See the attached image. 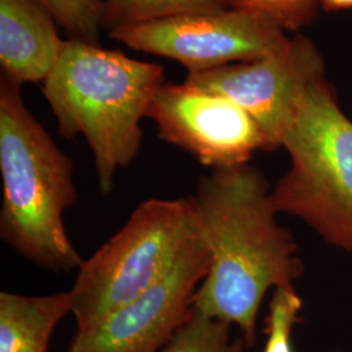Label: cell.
<instances>
[{"label": "cell", "mask_w": 352, "mask_h": 352, "mask_svg": "<svg viewBox=\"0 0 352 352\" xmlns=\"http://www.w3.org/2000/svg\"><path fill=\"white\" fill-rule=\"evenodd\" d=\"M0 236L26 260L54 273L78 269L84 258L64 226L77 201L74 164L26 107L21 85L0 80Z\"/></svg>", "instance_id": "3"}, {"label": "cell", "mask_w": 352, "mask_h": 352, "mask_svg": "<svg viewBox=\"0 0 352 352\" xmlns=\"http://www.w3.org/2000/svg\"><path fill=\"white\" fill-rule=\"evenodd\" d=\"M282 146L292 166L270 190L273 209L352 254V122L322 77L304 90Z\"/></svg>", "instance_id": "4"}, {"label": "cell", "mask_w": 352, "mask_h": 352, "mask_svg": "<svg viewBox=\"0 0 352 352\" xmlns=\"http://www.w3.org/2000/svg\"><path fill=\"white\" fill-rule=\"evenodd\" d=\"M270 190L261 171L240 164L202 176L190 199L210 253L193 309L239 327L247 347L256 342L267 291L292 285L302 273L298 245L278 223Z\"/></svg>", "instance_id": "1"}, {"label": "cell", "mask_w": 352, "mask_h": 352, "mask_svg": "<svg viewBox=\"0 0 352 352\" xmlns=\"http://www.w3.org/2000/svg\"><path fill=\"white\" fill-rule=\"evenodd\" d=\"M210 269L200 235L153 287L97 324L77 330L68 352H157L188 320L193 298Z\"/></svg>", "instance_id": "7"}, {"label": "cell", "mask_w": 352, "mask_h": 352, "mask_svg": "<svg viewBox=\"0 0 352 352\" xmlns=\"http://www.w3.org/2000/svg\"><path fill=\"white\" fill-rule=\"evenodd\" d=\"M302 302L292 285L273 289L269 312L265 318L264 352H294L291 336L299 321Z\"/></svg>", "instance_id": "15"}, {"label": "cell", "mask_w": 352, "mask_h": 352, "mask_svg": "<svg viewBox=\"0 0 352 352\" xmlns=\"http://www.w3.org/2000/svg\"><path fill=\"white\" fill-rule=\"evenodd\" d=\"M230 324L195 311L176 330L164 352H243L245 340L231 336Z\"/></svg>", "instance_id": "13"}, {"label": "cell", "mask_w": 352, "mask_h": 352, "mask_svg": "<svg viewBox=\"0 0 352 352\" xmlns=\"http://www.w3.org/2000/svg\"><path fill=\"white\" fill-rule=\"evenodd\" d=\"M39 0H0V64L13 82H43L65 41Z\"/></svg>", "instance_id": "10"}, {"label": "cell", "mask_w": 352, "mask_h": 352, "mask_svg": "<svg viewBox=\"0 0 352 352\" xmlns=\"http://www.w3.org/2000/svg\"><path fill=\"white\" fill-rule=\"evenodd\" d=\"M321 75L318 51L308 39L296 37L256 60L188 72L184 82L239 104L260 126L266 149L272 151L282 146L283 133L304 90Z\"/></svg>", "instance_id": "8"}, {"label": "cell", "mask_w": 352, "mask_h": 352, "mask_svg": "<svg viewBox=\"0 0 352 352\" xmlns=\"http://www.w3.org/2000/svg\"><path fill=\"white\" fill-rule=\"evenodd\" d=\"M146 116L161 139L213 170L247 164L254 151L266 149L261 128L239 104L186 82L164 84Z\"/></svg>", "instance_id": "9"}, {"label": "cell", "mask_w": 352, "mask_h": 352, "mask_svg": "<svg viewBox=\"0 0 352 352\" xmlns=\"http://www.w3.org/2000/svg\"><path fill=\"white\" fill-rule=\"evenodd\" d=\"M199 235L190 199L141 202L126 225L77 269L69 289L77 330L97 324L158 283Z\"/></svg>", "instance_id": "5"}, {"label": "cell", "mask_w": 352, "mask_h": 352, "mask_svg": "<svg viewBox=\"0 0 352 352\" xmlns=\"http://www.w3.org/2000/svg\"><path fill=\"white\" fill-rule=\"evenodd\" d=\"M68 314L69 291L42 296L0 292V352H47L54 329Z\"/></svg>", "instance_id": "11"}, {"label": "cell", "mask_w": 352, "mask_h": 352, "mask_svg": "<svg viewBox=\"0 0 352 352\" xmlns=\"http://www.w3.org/2000/svg\"><path fill=\"white\" fill-rule=\"evenodd\" d=\"M72 39L100 46L102 0H39Z\"/></svg>", "instance_id": "14"}, {"label": "cell", "mask_w": 352, "mask_h": 352, "mask_svg": "<svg viewBox=\"0 0 352 352\" xmlns=\"http://www.w3.org/2000/svg\"><path fill=\"white\" fill-rule=\"evenodd\" d=\"M109 36L131 49L174 59L189 72L256 60L289 41L274 21L236 8L115 29Z\"/></svg>", "instance_id": "6"}, {"label": "cell", "mask_w": 352, "mask_h": 352, "mask_svg": "<svg viewBox=\"0 0 352 352\" xmlns=\"http://www.w3.org/2000/svg\"><path fill=\"white\" fill-rule=\"evenodd\" d=\"M164 84L160 64L81 41H65L43 81V96L64 139L82 135L93 153L98 188L110 193L119 168L136 158L141 120Z\"/></svg>", "instance_id": "2"}, {"label": "cell", "mask_w": 352, "mask_h": 352, "mask_svg": "<svg viewBox=\"0 0 352 352\" xmlns=\"http://www.w3.org/2000/svg\"><path fill=\"white\" fill-rule=\"evenodd\" d=\"M321 1L325 7L331 8V10L352 7V0H321Z\"/></svg>", "instance_id": "17"}, {"label": "cell", "mask_w": 352, "mask_h": 352, "mask_svg": "<svg viewBox=\"0 0 352 352\" xmlns=\"http://www.w3.org/2000/svg\"><path fill=\"white\" fill-rule=\"evenodd\" d=\"M227 7L261 14L282 28H296L309 20L315 0H225Z\"/></svg>", "instance_id": "16"}, {"label": "cell", "mask_w": 352, "mask_h": 352, "mask_svg": "<svg viewBox=\"0 0 352 352\" xmlns=\"http://www.w3.org/2000/svg\"><path fill=\"white\" fill-rule=\"evenodd\" d=\"M102 25L107 32L228 8L225 0H102Z\"/></svg>", "instance_id": "12"}]
</instances>
